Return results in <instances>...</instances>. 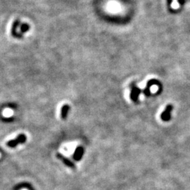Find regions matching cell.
I'll return each instance as SVG.
<instances>
[{"label":"cell","mask_w":190,"mask_h":190,"mask_svg":"<svg viewBox=\"0 0 190 190\" xmlns=\"http://www.w3.org/2000/svg\"><path fill=\"white\" fill-rule=\"evenodd\" d=\"M26 139H27L26 136H25L24 134H21V135L17 136L16 139L8 141L7 143H6V144H7V146H9V147L13 148L19 144L24 143V142H26Z\"/></svg>","instance_id":"obj_1"},{"label":"cell","mask_w":190,"mask_h":190,"mask_svg":"<svg viewBox=\"0 0 190 190\" xmlns=\"http://www.w3.org/2000/svg\"><path fill=\"white\" fill-rule=\"evenodd\" d=\"M152 85H158L159 87V89H162V85L161 83L159 80L155 79H152L150 80L147 82V85H146V87L145 89L143 90V93L145 95L146 97H149L151 95V92H150V88L152 87Z\"/></svg>","instance_id":"obj_2"},{"label":"cell","mask_w":190,"mask_h":190,"mask_svg":"<svg viewBox=\"0 0 190 190\" xmlns=\"http://www.w3.org/2000/svg\"><path fill=\"white\" fill-rule=\"evenodd\" d=\"M142 93L141 89H139L135 83L132 84L131 92H130V99L134 102H137L138 101L140 94Z\"/></svg>","instance_id":"obj_3"},{"label":"cell","mask_w":190,"mask_h":190,"mask_svg":"<svg viewBox=\"0 0 190 190\" xmlns=\"http://www.w3.org/2000/svg\"><path fill=\"white\" fill-rule=\"evenodd\" d=\"M173 109V106L172 104H168L165 107V110L161 115V118L163 121L167 122L171 119V112Z\"/></svg>","instance_id":"obj_4"},{"label":"cell","mask_w":190,"mask_h":190,"mask_svg":"<svg viewBox=\"0 0 190 190\" xmlns=\"http://www.w3.org/2000/svg\"><path fill=\"white\" fill-rule=\"evenodd\" d=\"M57 157L59 160H61V161L63 162L65 165H66V166H68V167L70 168H73V169H75V165L74 163L71 161L70 159H68V158H67V157L64 156L63 154H60V153H57Z\"/></svg>","instance_id":"obj_5"},{"label":"cell","mask_w":190,"mask_h":190,"mask_svg":"<svg viewBox=\"0 0 190 190\" xmlns=\"http://www.w3.org/2000/svg\"><path fill=\"white\" fill-rule=\"evenodd\" d=\"M84 152H85V149L83 146H79L75 149L74 154H73V159L76 161H79L83 159Z\"/></svg>","instance_id":"obj_6"},{"label":"cell","mask_w":190,"mask_h":190,"mask_svg":"<svg viewBox=\"0 0 190 190\" xmlns=\"http://www.w3.org/2000/svg\"><path fill=\"white\" fill-rule=\"evenodd\" d=\"M69 110H70V106L68 104H65L61 109V118L64 120H66L67 118V116H68Z\"/></svg>","instance_id":"obj_7"},{"label":"cell","mask_w":190,"mask_h":190,"mask_svg":"<svg viewBox=\"0 0 190 190\" xmlns=\"http://www.w3.org/2000/svg\"><path fill=\"white\" fill-rule=\"evenodd\" d=\"M0 156H1V154H0Z\"/></svg>","instance_id":"obj_8"}]
</instances>
